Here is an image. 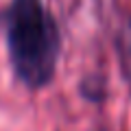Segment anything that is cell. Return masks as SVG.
Listing matches in <instances>:
<instances>
[{"instance_id": "cell-1", "label": "cell", "mask_w": 131, "mask_h": 131, "mask_svg": "<svg viewBox=\"0 0 131 131\" xmlns=\"http://www.w3.org/2000/svg\"><path fill=\"white\" fill-rule=\"evenodd\" d=\"M7 39L18 79L28 88L50 83L59 59V31L42 0H11Z\"/></svg>"}, {"instance_id": "cell-2", "label": "cell", "mask_w": 131, "mask_h": 131, "mask_svg": "<svg viewBox=\"0 0 131 131\" xmlns=\"http://www.w3.org/2000/svg\"><path fill=\"white\" fill-rule=\"evenodd\" d=\"M118 52H120V63H122V74L131 83V18L125 22L120 28V37H118Z\"/></svg>"}]
</instances>
